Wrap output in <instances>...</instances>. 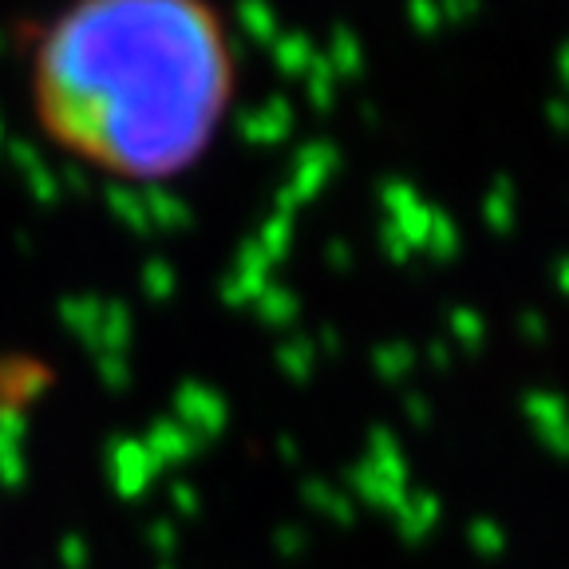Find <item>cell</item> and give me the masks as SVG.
Here are the masks:
<instances>
[{
    "label": "cell",
    "instance_id": "cell-3",
    "mask_svg": "<svg viewBox=\"0 0 569 569\" xmlns=\"http://www.w3.org/2000/svg\"><path fill=\"white\" fill-rule=\"evenodd\" d=\"M174 419L187 427L198 443H210V439H218L226 431L230 411H226V400L218 391L190 380V383H182L174 396Z\"/></svg>",
    "mask_w": 569,
    "mask_h": 569
},
{
    "label": "cell",
    "instance_id": "cell-22",
    "mask_svg": "<svg viewBox=\"0 0 569 569\" xmlns=\"http://www.w3.org/2000/svg\"><path fill=\"white\" fill-rule=\"evenodd\" d=\"M281 455H289V459H297V447H293V439H281Z\"/></svg>",
    "mask_w": 569,
    "mask_h": 569
},
{
    "label": "cell",
    "instance_id": "cell-23",
    "mask_svg": "<svg viewBox=\"0 0 569 569\" xmlns=\"http://www.w3.org/2000/svg\"><path fill=\"white\" fill-rule=\"evenodd\" d=\"M159 569H174V566H170V561H162V566Z\"/></svg>",
    "mask_w": 569,
    "mask_h": 569
},
{
    "label": "cell",
    "instance_id": "cell-7",
    "mask_svg": "<svg viewBox=\"0 0 569 569\" xmlns=\"http://www.w3.org/2000/svg\"><path fill=\"white\" fill-rule=\"evenodd\" d=\"M368 462H372V467L383 475V479L400 482V487H411L408 455H403L400 439L391 436L388 427H376L372 436H368Z\"/></svg>",
    "mask_w": 569,
    "mask_h": 569
},
{
    "label": "cell",
    "instance_id": "cell-14",
    "mask_svg": "<svg viewBox=\"0 0 569 569\" xmlns=\"http://www.w3.org/2000/svg\"><path fill=\"white\" fill-rule=\"evenodd\" d=\"M170 502H174L178 515H187V518H194L198 510H202V498H198V490L190 487L187 479L170 482Z\"/></svg>",
    "mask_w": 569,
    "mask_h": 569
},
{
    "label": "cell",
    "instance_id": "cell-12",
    "mask_svg": "<svg viewBox=\"0 0 569 569\" xmlns=\"http://www.w3.org/2000/svg\"><path fill=\"white\" fill-rule=\"evenodd\" d=\"M0 436H9L17 447H24V439H28V416L9 400L0 403Z\"/></svg>",
    "mask_w": 569,
    "mask_h": 569
},
{
    "label": "cell",
    "instance_id": "cell-19",
    "mask_svg": "<svg viewBox=\"0 0 569 569\" xmlns=\"http://www.w3.org/2000/svg\"><path fill=\"white\" fill-rule=\"evenodd\" d=\"M305 546H309V538H305V530H297V526H284V530H277V550H281L284 558H297V553H305Z\"/></svg>",
    "mask_w": 569,
    "mask_h": 569
},
{
    "label": "cell",
    "instance_id": "cell-11",
    "mask_svg": "<svg viewBox=\"0 0 569 569\" xmlns=\"http://www.w3.org/2000/svg\"><path fill=\"white\" fill-rule=\"evenodd\" d=\"M28 475L24 451L9 436H0V487H20Z\"/></svg>",
    "mask_w": 569,
    "mask_h": 569
},
{
    "label": "cell",
    "instance_id": "cell-20",
    "mask_svg": "<svg viewBox=\"0 0 569 569\" xmlns=\"http://www.w3.org/2000/svg\"><path fill=\"white\" fill-rule=\"evenodd\" d=\"M403 408H408L403 416H408L416 427H431V403H427L423 396H408V403H403Z\"/></svg>",
    "mask_w": 569,
    "mask_h": 569
},
{
    "label": "cell",
    "instance_id": "cell-16",
    "mask_svg": "<svg viewBox=\"0 0 569 569\" xmlns=\"http://www.w3.org/2000/svg\"><path fill=\"white\" fill-rule=\"evenodd\" d=\"M538 439H542L546 451L561 455V459H569V419H561V423L546 427V431H538Z\"/></svg>",
    "mask_w": 569,
    "mask_h": 569
},
{
    "label": "cell",
    "instance_id": "cell-5",
    "mask_svg": "<svg viewBox=\"0 0 569 569\" xmlns=\"http://www.w3.org/2000/svg\"><path fill=\"white\" fill-rule=\"evenodd\" d=\"M147 451L154 455V462L159 467H178V462L194 459L198 451H202V443H198L194 436H190L187 427L178 423L174 416L170 419H159V423H151V431H147Z\"/></svg>",
    "mask_w": 569,
    "mask_h": 569
},
{
    "label": "cell",
    "instance_id": "cell-2",
    "mask_svg": "<svg viewBox=\"0 0 569 569\" xmlns=\"http://www.w3.org/2000/svg\"><path fill=\"white\" fill-rule=\"evenodd\" d=\"M159 471L162 467L154 462V455L147 451L142 439H116V443L107 447V479H111L116 495L127 498V502L147 495V487H151Z\"/></svg>",
    "mask_w": 569,
    "mask_h": 569
},
{
    "label": "cell",
    "instance_id": "cell-13",
    "mask_svg": "<svg viewBox=\"0 0 569 569\" xmlns=\"http://www.w3.org/2000/svg\"><path fill=\"white\" fill-rule=\"evenodd\" d=\"M60 561H63V569H88L91 550L80 533H68V538L60 542Z\"/></svg>",
    "mask_w": 569,
    "mask_h": 569
},
{
    "label": "cell",
    "instance_id": "cell-18",
    "mask_svg": "<svg viewBox=\"0 0 569 569\" xmlns=\"http://www.w3.org/2000/svg\"><path fill=\"white\" fill-rule=\"evenodd\" d=\"M147 538H151V546L162 553V558H170V553H174V546H178V533H174V526H170V522H151Z\"/></svg>",
    "mask_w": 569,
    "mask_h": 569
},
{
    "label": "cell",
    "instance_id": "cell-6",
    "mask_svg": "<svg viewBox=\"0 0 569 569\" xmlns=\"http://www.w3.org/2000/svg\"><path fill=\"white\" fill-rule=\"evenodd\" d=\"M439 518H443V502L431 490H411L408 502L396 510V526H400L403 542H423L427 533L439 526Z\"/></svg>",
    "mask_w": 569,
    "mask_h": 569
},
{
    "label": "cell",
    "instance_id": "cell-15",
    "mask_svg": "<svg viewBox=\"0 0 569 569\" xmlns=\"http://www.w3.org/2000/svg\"><path fill=\"white\" fill-rule=\"evenodd\" d=\"M284 372H293V380H309L312 372V352L305 345H289V352H281Z\"/></svg>",
    "mask_w": 569,
    "mask_h": 569
},
{
    "label": "cell",
    "instance_id": "cell-9",
    "mask_svg": "<svg viewBox=\"0 0 569 569\" xmlns=\"http://www.w3.org/2000/svg\"><path fill=\"white\" fill-rule=\"evenodd\" d=\"M522 408H526V419L533 423V431H546V427L569 419V403L561 400V396H553V391H530L522 400Z\"/></svg>",
    "mask_w": 569,
    "mask_h": 569
},
{
    "label": "cell",
    "instance_id": "cell-4",
    "mask_svg": "<svg viewBox=\"0 0 569 569\" xmlns=\"http://www.w3.org/2000/svg\"><path fill=\"white\" fill-rule=\"evenodd\" d=\"M348 487H352V495L365 502V507L372 510H388V515H396V510L408 502L411 487H400V482L383 479L380 471H376L372 462H356L352 471H348Z\"/></svg>",
    "mask_w": 569,
    "mask_h": 569
},
{
    "label": "cell",
    "instance_id": "cell-1",
    "mask_svg": "<svg viewBox=\"0 0 569 569\" xmlns=\"http://www.w3.org/2000/svg\"><path fill=\"white\" fill-rule=\"evenodd\" d=\"M233 80V40L210 0H68L28 52L40 134L119 182L198 167L230 116Z\"/></svg>",
    "mask_w": 569,
    "mask_h": 569
},
{
    "label": "cell",
    "instance_id": "cell-10",
    "mask_svg": "<svg viewBox=\"0 0 569 569\" xmlns=\"http://www.w3.org/2000/svg\"><path fill=\"white\" fill-rule=\"evenodd\" d=\"M467 542H471V550L482 553V558H502L507 546H510V538L495 518H475V522L467 526Z\"/></svg>",
    "mask_w": 569,
    "mask_h": 569
},
{
    "label": "cell",
    "instance_id": "cell-21",
    "mask_svg": "<svg viewBox=\"0 0 569 569\" xmlns=\"http://www.w3.org/2000/svg\"><path fill=\"white\" fill-rule=\"evenodd\" d=\"M455 329H459V337L462 340H467V345H471V340H479V320H471V317H467V312H462V317L459 320H455Z\"/></svg>",
    "mask_w": 569,
    "mask_h": 569
},
{
    "label": "cell",
    "instance_id": "cell-8",
    "mask_svg": "<svg viewBox=\"0 0 569 569\" xmlns=\"http://www.w3.org/2000/svg\"><path fill=\"white\" fill-rule=\"evenodd\" d=\"M301 498L309 502L317 515H325L329 522H337V526H348L356 518V510H352V498L345 495V490H337L332 482H325V479H305L301 482Z\"/></svg>",
    "mask_w": 569,
    "mask_h": 569
},
{
    "label": "cell",
    "instance_id": "cell-17",
    "mask_svg": "<svg viewBox=\"0 0 569 569\" xmlns=\"http://www.w3.org/2000/svg\"><path fill=\"white\" fill-rule=\"evenodd\" d=\"M376 368H380L388 380H400V376L411 368V352H403V348H396V352H380L376 356Z\"/></svg>",
    "mask_w": 569,
    "mask_h": 569
}]
</instances>
